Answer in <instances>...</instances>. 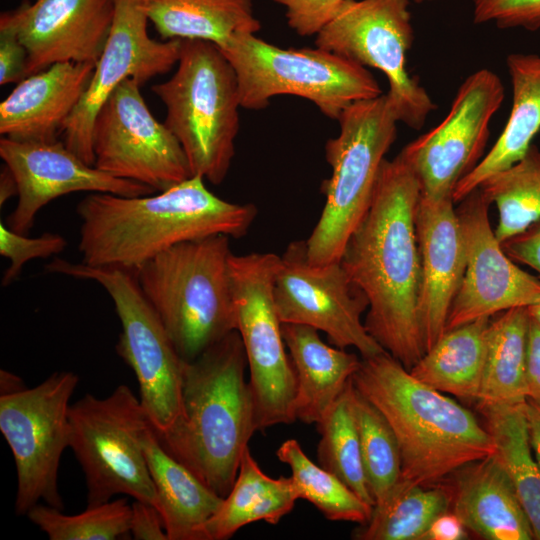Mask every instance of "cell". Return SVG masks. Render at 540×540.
I'll use <instances>...</instances> for the list:
<instances>
[{
    "instance_id": "6da1fadb",
    "label": "cell",
    "mask_w": 540,
    "mask_h": 540,
    "mask_svg": "<svg viewBox=\"0 0 540 540\" xmlns=\"http://www.w3.org/2000/svg\"><path fill=\"white\" fill-rule=\"evenodd\" d=\"M420 184L398 154L385 159L365 215L340 263L368 300V333L410 370L425 353L418 322L421 260L416 232Z\"/></svg>"
},
{
    "instance_id": "7a4b0ae2",
    "label": "cell",
    "mask_w": 540,
    "mask_h": 540,
    "mask_svg": "<svg viewBox=\"0 0 540 540\" xmlns=\"http://www.w3.org/2000/svg\"><path fill=\"white\" fill-rule=\"evenodd\" d=\"M204 180L193 175L155 195L86 196L76 208L81 262L134 273L176 244L212 235L245 236L257 216L256 206L226 201Z\"/></svg>"
},
{
    "instance_id": "3957f363",
    "label": "cell",
    "mask_w": 540,
    "mask_h": 540,
    "mask_svg": "<svg viewBox=\"0 0 540 540\" xmlns=\"http://www.w3.org/2000/svg\"><path fill=\"white\" fill-rule=\"evenodd\" d=\"M246 366L237 330L184 361L180 415L167 432L156 434L171 456L222 498L257 431Z\"/></svg>"
},
{
    "instance_id": "277c9868",
    "label": "cell",
    "mask_w": 540,
    "mask_h": 540,
    "mask_svg": "<svg viewBox=\"0 0 540 540\" xmlns=\"http://www.w3.org/2000/svg\"><path fill=\"white\" fill-rule=\"evenodd\" d=\"M352 382L389 423L404 480L439 484L496 452L491 434L472 412L417 380L388 352L361 358Z\"/></svg>"
},
{
    "instance_id": "5b68a950",
    "label": "cell",
    "mask_w": 540,
    "mask_h": 540,
    "mask_svg": "<svg viewBox=\"0 0 540 540\" xmlns=\"http://www.w3.org/2000/svg\"><path fill=\"white\" fill-rule=\"evenodd\" d=\"M231 255L230 237L212 235L176 244L134 272L184 361L237 330Z\"/></svg>"
},
{
    "instance_id": "8992f818",
    "label": "cell",
    "mask_w": 540,
    "mask_h": 540,
    "mask_svg": "<svg viewBox=\"0 0 540 540\" xmlns=\"http://www.w3.org/2000/svg\"><path fill=\"white\" fill-rule=\"evenodd\" d=\"M151 90L166 107L164 124L180 143L192 176L221 184L235 155L241 105L236 73L220 48L181 40L176 71Z\"/></svg>"
},
{
    "instance_id": "52a82bcc",
    "label": "cell",
    "mask_w": 540,
    "mask_h": 540,
    "mask_svg": "<svg viewBox=\"0 0 540 540\" xmlns=\"http://www.w3.org/2000/svg\"><path fill=\"white\" fill-rule=\"evenodd\" d=\"M339 133L327 140L331 175L321 183L325 203L305 240L311 264L340 261L345 245L368 210L385 155L397 137L398 120L386 94L348 106Z\"/></svg>"
},
{
    "instance_id": "ba28073f",
    "label": "cell",
    "mask_w": 540,
    "mask_h": 540,
    "mask_svg": "<svg viewBox=\"0 0 540 540\" xmlns=\"http://www.w3.org/2000/svg\"><path fill=\"white\" fill-rule=\"evenodd\" d=\"M219 48L236 73L240 105L247 110H262L275 96L293 95L338 120L354 102L383 94L366 67L318 47L284 49L240 33Z\"/></svg>"
},
{
    "instance_id": "9c48e42d",
    "label": "cell",
    "mask_w": 540,
    "mask_h": 540,
    "mask_svg": "<svg viewBox=\"0 0 540 540\" xmlns=\"http://www.w3.org/2000/svg\"><path fill=\"white\" fill-rule=\"evenodd\" d=\"M47 272L91 280L111 297L121 323L116 352L134 372L139 399L157 435L167 432L181 412L184 360L133 272L53 259Z\"/></svg>"
},
{
    "instance_id": "30bf717a",
    "label": "cell",
    "mask_w": 540,
    "mask_h": 540,
    "mask_svg": "<svg viewBox=\"0 0 540 540\" xmlns=\"http://www.w3.org/2000/svg\"><path fill=\"white\" fill-rule=\"evenodd\" d=\"M69 448L86 481L87 506L127 495L157 508L142 438L151 425L140 399L124 384L108 396L86 394L69 408Z\"/></svg>"
},
{
    "instance_id": "8fae6325",
    "label": "cell",
    "mask_w": 540,
    "mask_h": 540,
    "mask_svg": "<svg viewBox=\"0 0 540 540\" xmlns=\"http://www.w3.org/2000/svg\"><path fill=\"white\" fill-rule=\"evenodd\" d=\"M280 256L232 253L229 261L237 331L244 345L257 431L296 421V373L286 351L273 285Z\"/></svg>"
},
{
    "instance_id": "7c38bea8",
    "label": "cell",
    "mask_w": 540,
    "mask_h": 540,
    "mask_svg": "<svg viewBox=\"0 0 540 540\" xmlns=\"http://www.w3.org/2000/svg\"><path fill=\"white\" fill-rule=\"evenodd\" d=\"M409 6L410 0H344L314 43L380 70L388 80L386 95L398 122L419 130L436 104L406 69V53L414 41Z\"/></svg>"
},
{
    "instance_id": "4fadbf2b",
    "label": "cell",
    "mask_w": 540,
    "mask_h": 540,
    "mask_svg": "<svg viewBox=\"0 0 540 540\" xmlns=\"http://www.w3.org/2000/svg\"><path fill=\"white\" fill-rule=\"evenodd\" d=\"M78 382L71 371L54 372L33 388L0 394V430L17 470V515L40 501L64 509L58 470L69 447L70 398Z\"/></svg>"
},
{
    "instance_id": "5bb4252c",
    "label": "cell",
    "mask_w": 540,
    "mask_h": 540,
    "mask_svg": "<svg viewBox=\"0 0 540 540\" xmlns=\"http://www.w3.org/2000/svg\"><path fill=\"white\" fill-rule=\"evenodd\" d=\"M140 87L125 79L98 111L92 129L94 166L161 192L192 174L180 143L154 118Z\"/></svg>"
},
{
    "instance_id": "9a60e30c",
    "label": "cell",
    "mask_w": 540,
    "mask_h": 540,
    "mask_svg": "<svg viewBox=\"0 0 540 540\" xmlns=\"http://www.w3.org/2000/svg\"><path fill=\"white\" fill-rule=\"evenodd\" d=\"M273 299L281 323L311 326L331 345L355 348L362 358L387 352L368 333L363 313L368 300L340 263L311 264L305 240L288 244L280 256Z\"/></svg>"
},
{
    "instance_id": "2e32d148",
    "label": "cell",
    "mask_w": 540,
    "mask_h": 540,
    "mask_svg": "<svg viewBox=\"0 0 540 540\" xmlns=\"http://www.w3.org/2000/svg\"><path fill=\"white\" fill-rule=\"evenodd\" d=\"M504 97L499 76L479 69L462 82L443 121L403 147L399 155L417 177L422 196L452 198L458 182L483 158L490 122Z\"/></svg>"
},
{
    "instance_id": "e0dca14e",
    "label": "cell",
    "mask_w": 540,
    "mask_h": 540,
    "mask_svg": "<svg viewBox=\"0 0 540 540\" xmlns=\"http://www.w3.org/2000/svg\"><path fill=\"white\" fill-rule=\"evenodd\" d=\"M144 0H114V18L109 37L91 81L63 127L66 147L94 166L92 129L103 103L125 79L141 86L177 64L181 39L157 41L147 31Z\"/></svg>"
},
{
    "instance_id": "ac0fdd59",
    "label": "cell",
    "mask_w": 540,
    "mask_h": 540,
    "mask_svg": "<svg viewBox=\"0 0 540 540\" xmlns=\"http://www.w3.org/2000/svg\"><path fill=\"white\" fill-rule=\"evenodd\" d=\"M491 204L478 188L456 209L466 266L446 330L540 301V279L520 269L503 250L489 220Z\"/></svg>"
},
{
    "instance_id": "d6986e66",
    "label": "cell",
    "mask_w": 540,
    "mask_h": 540,
    "mask_svg": "<svg viewBox=\"0 0 540 540\" xmlns=\"http://www.w3.org/2000/svg\"><path fill=\"white\" fill-rule=\"evenodd\" d=\"M0 157L18 186L17 204L6 225L20 234L30 232L44 206L69 193L87 191L136 197L155 192L147 185L113 177L87 164L59 140L17 141L2 137Z\"/></svg>"
},
{
    "instance_id": "ffe728a7",
    "label": "cell",
    "mask_w": 540,
    "mask_h": 540,
    "mask_svg": "<svg viewBox=\"0 0 540 540\" xmlns=\"http://www.w3.org/2000/svg\"><path fill=\"white\" fill-rule=\"evenodd\" d=\"M1 16L27 50V77L59 62L96 65L111 31L114 0L24 1Z\"/></svg>"
},
{
    "instance_id": "44dd1931",
    "label": "cell",
    "mask_w": 540,
    "mask_h": 540,
    "mask_svg": "<svg viewBox=\"0 0 540 540\" xmlns=\"http://www.w3.org/2000/svg\"><path fill=\"white\" fill-rule=\"evenodd\" d=\"M452 198L420 195L415 223L421 260L418 322L424 351L446 331L466 266L465 244Z\"/></svg>"
},
{
    "instance_id": "7402d4cb",
    "label": "cell",
    "mask_w": 540,
    "mask_h": 540,
    "mask_svg": "<svg viewBox=\"0 0 540 540\" xmlns=\"http://www.w3.org/2000/svg\"><path fill=\"white\" fill-rule=\"evenodd\" d=\"M94 69L92 63L59 62L22 79L0 104V134L17 141L58 140Z\"/></svg>"
},
{
    "instance_id": "603a6c76",
    "label": "cell",
    "mask_w": 540,
    "mask_h": 540,
    "mask_svg": "<svg viewBox=\"0 0 540 540\" xmlns=\"http://www.w3.org/2000/svg\"><path fill=\"white\" fill-rule=\"evenodd\" d=\"M458 472L451 508L467 530L487 540L534 539L529 519L495 454Z\"/></svg>"
},
{
    "instance_id": "cb8c5ba5",
    "label": "cell",
    "mask_w": 540,
    "mask_h": 540,
    "mask_svg": "<svg viewBox=\"0 0 540 540\" xmlns=\"http://www.w3.org/2000/svg\"><path fill=\"white\" fill-rule=\"evenodd\" d=\"M281 329L297 379L295 419L318 424L358 370L361 359L326 344L311 326L282 323Z\"/></svg>"
},
{
    "instance_id": "d4e9b609",
    "label": "cell",
    "mask_w": 540,
    "mask_h": 540,
    "mask_svg": "<svg viewBox=\"0 0 540 540\" xmlns=\"http://www.w3.org/2000/svg\"><path fill=\"white\" fill-rule=\"evenodd\" d=\"M506 65L512 106L495 144L456 185L452 199L461 202L489 177L518 162L540 131V53H510Z\"/></svg>"
},
{
    "instance_id": "484cf974",
    "label": "cell",
    "mask_w": 540,
    "mask_h": 540,
    "mask_svg": "<svg viewBox=\"0 0 540 540\" xmlns=\"http://www.w3.org/2000/svg\"><path fill=\"white\" fill-rule=\"evenodd\" d=\"M142 445L168 540H199L200 528L224 498L171 456L151 425L144 431Z\"/></svg>"
},
{
    "instance_id": "4316f807",
    "label": "cell",
    "mask_w": 540,
    "mask_h": 540,
    "mask_svg": "<svg viewBox=\"0 0 540 540\" xmlns=\"http://www.w3.org/2000/svg\"><path fill=\"white\" fill-rule=\"evenodd\" d=\"M299 499L291 476L266 475L247 448L229 494L200 528L199 540H226L250 523L277 524Z\"/></svg>"
},
{
    "instance_id": "83f0119b",
    "label": "cell",
    "mask_w": 540,
    "mask_h": 540,
    "mask_svg": "<svg viewBox=\"0 0 540 540\" xmlns=\"http://www.w3.org/2000/svg\"><path fill=\"white\" fill-rule=\"evenodd\" d=\"M144 7L165 40H203L222 47L236 34L261 29L253 0H144Z\"/></svg>"
},
{
    "instance_id": "f1b7e54d",
    "label": "cell",
    "mask_w": 540,
    "mask_h": 540,
    "mask_svg": "<svg viewBox=\"0 0 540 540\" xmlns=\"http://www.w3.org/2000/svg\"><path fill=\"white\" fill-rule=\"evenodd\" d=\"M490 321L482 317L446 330L409 372L442 393L477 401Z\"/></svg>"
},
{
    "instance_id": "f546056e",
    "label": "cell",
    "mask_w": 540,
    "mask_h": 540,
    "mask_svg": "<svg viewBox=\"0 0 540 540\" xmlns=\"http://www.w3.org/2000/svg\"><path fill=\"white\" fill-rule=\"evenodd\" d=\"M528 328L527 307L500 312L490 321L478 405H514L526 401Z\"/></svg>"
},
{
    "instance_id": "4dcf8cb0",
    "label": "cell",
    "mask_w": 540,
    "mask_h": 540,
    "mask_svg": "<svg viewBox=\"0 0 540 540\" xmlns=\"http://www.w3.org/2000/svg\"><path fill=\"white\" fill-rule=\"evenodd\" d=\"M479 407L495 444V456L512 482L534 539L540 540V467L530 445L525 402Z\"/></svg>"
},
{
    "instance_id": "1f68e13d",
    "label": "cell",
    "mask_w": 540,
    "mask_h": 540,
    "mask_svg": "<svg viewBox=\"0 0 540 540\" xmlns=\"http://www.w3.org/2000/svg\"><path fill=\"white\" fill-rule=\"evenodd\" d=\"M452 489L439 484L423 486L400 479L373 507L369 521L352 537L357 540H423L433 520L449 511Z\"/></svg>"
},
{
    "instance_id": "d6a6232c",
    "label": "cell",
    "mask_w": 540,
    "mask_h": 540,
    "mask_svg": "<svg viewBox=\"0 0 540 540\" xmlns=\"http://www.w3.org/2000/svg\"><path fill=\"white\" fill-rule=\"evenodd\" d=\"M479 189L498 210L497 240L521 233L540 219V149L532 144L509 168L486 179Z\"/></svg>"
},
{
    "instance_id": "836d02e7",
    "label": "cell",
    "mask_w": 540,
    "mask_h": 540,
    "mask_svg": "<svg viewBox=\"0 0 540 540\" xmlns=\"http://www.w3.org/2000/svg\"><path fill=\"white\" fill-rule=\"evenodd\" d=\"M276 454L281 462L290 467L299 499L312 503L326 519L360 525L369 521L373 506L336 475L309 459L297 440L284 441Z\"/></svg>"
},
{
    "instance_id": "e575fe53",
    "label": "cell",
    "mask_w": 540,
    "mask_h": 540,
    "mask_svg": "<svg viewBox=\"0 0 540 540\" xmlns=\"http://www.w3.org/2000/svg\"><path fill=\"white\" fill-rule=\"evenodd\" d=\"M353 399L351 378L323 419L316 424L321 436L317 446L318 464L374 507L362 461Z\"/></svg>"
},
{
    "instance_id": "d590c367",
    "label": "cell",
    "mask_w": 540,
    "mask_h": 540,
    "mask_svg": "<svg viewBox=\"0 0 540 540\" xmlns=\"http://www.w3.org/2000/svg\"><path fill=\"white\" fill-rule=\"evenodd\" d=\"M353 402L364 471L377 504L401 479L400 450L385 417L355 387Z\"/></svg>"
},
{
    "instance_id": "8d00e7d4",
    "label": "cell",
    "mask_w": 540,
    "mask_h": 540,
    "mask_svg": "<svg viewBox=\"0 0 540 540\" xmlns=\"http://www.w3.org/2000/svg\"><path fill=\"white\" fill-rule=\"evenodd\" d=\"M47 504H37L26 514L50 540H114L130 535L131 505L126 498L87 506L66 515Z\"/></svg>"
},
{
    "instance_id": "74e56055",
    "label": "cell",
    "mask_w": 540,
    "mask_h": 540,
    "mask_svg": "<svg viewBox=\"0 0 540 540\" xmlns=\"http://www.w3.org/2000/svg\"><path fill=\"white\" fill-rule=\"evenodd\" d=\"M65 238L55 233H44L38 237H28L17 233L0 223V255L10 261L2 277L1 285H10L20 274L23 266L35 258H48L61 253L66 248Z\"/></svg>"
},
{
    "instance_id": "f35d334b",
    "label": "cell",
    "mask_w": 540,
    "mask_h": 540,
    "mask_svg": "<svg viewBox=\"0 0 540 540\" xmlns=\"http://www.w3.org/2000/svg\"><path fill=\"white\" fill-rule=\"evenodd\" d=\"M473 22L500 29H540V0H472Z\"/></svg>"
},
{
    "instance_id": "ab89813d",
    "label": "cell",
    "mask_w": 540,
    "mask_h": 540,
    "mask_svg": "<svg viewBox=\"0 0 540 540\" xmlns=\"http://www.w3.org/2000/svg\"><path fill=\"white\" fill-rule=\"evenodd\" d=\"M285 9L288 26L301 37L316 36L338 13L344 0H272Z\"/></svg>"
},
{
    "instance_id": "60d3db41",
    "label": "cell",
    "mask_w": 540,
    "mask_h": 540,
    "mask_svg": "<svg viewBox=\"0 0 540 540\" xmlns=\"http://www.w3.org/2000/svg\"><path fill=\"white\" fill-rule=\"evenodd\" d=\"M28 54L16 29L0 16V85L18 83L26 77Z\"/></svg>"
},
{
    "instance_id": "b9f144b4",
    "label": "cell",
    "mask_w": 540,
    "mask_h": 540,
    "mask_svg": "<svg viewBox=\"0 0 540 540\" xmlns=\"http://www.w3.org/2000/svg\"><path fill=\"white\" fill-rule=\"evenodd\" d=\"M501 245L514 262L531 267L540 277V219Z\"/></svg>"
},
{
    "instance_id": "7bdbcfd3",
    "label": "cell",
    "mask_w": 540,
    "mask_h": 540,
    "mask_svg": "<svg viewBox=\"0 0 540 540\" xmlns=\"http://www.w3.org/2000/svg\"><path fill=\"white\" fill-rule=\"evenodd\" d=\"M130 535L135 540H168L157 508L139 500L131 505Z\"/></svg>"
},
{
    "instance_id": "ee69618b",
    "label": "cell",
    "mask_w": 540,
    "mask_h": 540,
    "mask_svg": "<svg viewBox=\"0 0 540 540\" xmlns=\"http://www.w3.org/2000/svg\"><path fill=\"white\" fill-rule=\"evenodd\" d=\"M526 399L540 402V326L529 316L525 371Z\"/></svg>"
},
{
    "instance_id": "f6af8a7d",
    "label": "cell",
    "mask_w": 540,
    "mask_h": 540,
    "mask_svg": "<svg viewBox=\"0 0 540 540\" xmlns=\"http://www.w3.org/2000/svg\"><path fill=\"white\" fill-rule=\"evenodd\" d=\"M466 538L467 528L461 519L449 510L433 520L423 540H463Z\"/></svg>"
},
{
    "instance_id": "bcb514c9",
    "label": "cell",
    "mask_w": 540,
    "mask_h": 540,
    "mask_svg": "<svg viewBox=\"0 0 540 540\" xmlns=\"http://www.w3.org/2000/svg\"><path fill=\"white\" fill-rule=\"evenodd\" d=\"M525 413L530 445L540 467V402L526 399Z\"/></svg>"
},
{
    "instance_id": "7dc6e473",
    "label": "cell",
    "mask_w": 540,
    "mask_h": 540,
    "mask_svg": "<svg viewBox=\"0 0 540 540\" xmlns=\"http://www.w3.org/2000/svg\"><path fill=\"white\" fill-rule=\"evenodd\" d=\"M13 196H18L17 182L10 168L4 164L0 172V206Z\"/></svg>"
},
{
    "instance_id": "c3c4849f",
    "label": "cell",
    "mask_w": 540,
    "mask_h": 540,
    "mask_svg": "<svg viewBox=\"0 0 540 540\" xmlns=\"http://www.w3.org/2000/svg\"><path fill=\"white\" fill-rule=\"evenodd\" d=\"M0 384L1 393L14 392L25 387L22 380L18 376L3 369L0 371Z\"/></svg>"
},
{
    "instance_id": "681fc988",
    "label": "cell",
    "mask_w": 540,
    "mask_h": 540,
    "mask_svg": "<svg viewBox=\"0 0 540 540\" xmlns=\"http://www.w3.org/2000/svg\"><path fill=\"white\" fill-rule=\"evenodd\" d=\"M529 316L540 326V301L527 307Z\"/></svg>"
},
{
    "instance_id": "f907efd6",
    "label": "cell",
    "mask_w": 540,
    "mask_h": 540,
    "mask_svg": "<svg viewBox=\"0 0 540 540\" xmlns=\"http://www.w3.org/2000/svg\"><path fill=\"white\" fill-rule=\"evenodd\" d=\"M414 2H416L417 4H420V3H423L425 1H434V0H413Z\"/></svg>"
}]
</instances>
